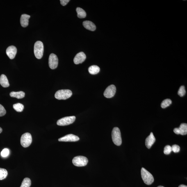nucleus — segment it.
Listing matches in <instances>:
<instances>
[{
    "instance_id": "11",
    "label": "nucleus",
    "mask_w": 187,
    "mask_h": 187,
    "mask_svg": "<svg viewBox=\"0 0 187 187\" xmlns=\"http://www.w3.org/2000/svg\"><path fill=\"white\" fill-rule=\"evenodd\" d=\"M17 52V48L15 46H10L7 49L6 53L10 59H13L15 57Z\"/></svg>"
},
{
    "instance_id": "24",
    "label": "nucleus",
    "mask_w": 187,
    "mask_h": 187,
    "mask_svg": "<svg viewBox=\"0 0 187 187\" xmlns=\"http://www.w3.org/2000/svg\"><path fill=\"white\" fill-rule=\"evenodd\" d=\"M172 101L170 99H166L162 101L161 106L162 108H165L170 106L172 104Z\"/></svg>"
},
{
    "instance_id": "20",
    "label": "nucleus",
    "mask_w": 187,
    "mask_h": 187,
    "mask_svg": "<svg viewBox=\"0 0 187 187\" xmlns=\"http://www.w3.org/2000/svg\"><path fill=\"white\" fill-rule=\"evenodd\" d=\"M76 12L77 14V17L80 19L85 18L86 16V13L85 10L81 8H76Z\"/></svg>"
},
{
    "instance_id": "26",
    "label": "nucleus",
    "mask_w": 187,
    "mask_h": 187,
    "mask_svg": "<svg viewBox=\"0 0 187 187\" xmlns=\"http://www.w3.org/2000/svg\"><path fill=\"white\" fill-rule=\"evenodd\" d=\"M172 151L171 146L170 145H167L164 148V152L166 155H169L171 152Z\"/></svg>"
},
{
    "instance_id": "6",
    "label": "nucleus",
    "mask_w": 187,
    "mask_h": 187,
    "mask_svg": "<svg viewBox=\"0 0 187 187\" xmlns=\"http://www.w3.org/2000/svg\"><path fill=\"white\" fill-rule=\"evenodd\" d=\"M88 161V160L86 157L81 156L75 157L72 161L73 164L77 167L85 166L87 165Z\"/></svg>"
},
{
    "instance_id": "23",
    "label": "nucleus",
    "mask_w": 187,
    "mask_h": 187,
    "mask_svg": "<svg viewBox=\"0 0 187 187\" xmlns=\"http://www.w3.org/2000/svg\"><path fill=\"white\" fill-rule=\"evenodd\" d=\"M8 175V172L6 169L0 168V180L6 179Z\"/></svg>"
},
{
    "instance_id": "7",
    "label": "nucleus",
    "mask_w": 187,
    "mask_h": 187,
    "mask_svg": "<svg viewBox=\"0 0 187 187\" xmlns=\"http://www.w3.org/2000/svg\"><path fill=\"white\" fill-rule=\"evenodd\" d=\"M76 117L74 116L63 117L59 120L57 124L59 126H66L72 124L75 120Z\"/></svg>"
},
{
    "instance_id": "17",
    "label": "nucleus",
    "mask_w": 187,
    "mask_h": 187,
    "mask_svg": "<svg viewBox=\"0 0 187 187\" xmlns=\"http://www.w3.org/2000/svg\"><path fill=\"white\" fill-rule=\"evenodd\" d=\"M25 95V92L23 91L12 92L10 93V97L17 99H22L24 97Z\"/></svg>"
},
{
    "instance_id": "29",
    "label": "nucleus",
    "mask_w": 187,
    "mask_h": 187,
    "mask_svg": "<svg viewBox=\"0 0 187 187\" xmlns=\"http://www.w3.org/2000/svg\"><path fill=\"white\" fill-rule=\"evenodd\" d=\"M6 111L3 106L0 104V117H3L5 115Z\"/></svg>"
},
{
    "instance_id": "22",
    "label": "nucleus",
    "mask_w": 187,
    "mask_h": 187,
    "mask_svg": "<svg viewBox=\"0 0 187 187\" xmlns=\"http://www.w3.org/2000/svg\"><path fill=\"white\" fill-rule=\"evenodd\" d=\"M31 184V179L28 178H26L23 180L20 187H30Z\"/></svg>"
},
{
    "instance_id": "8",
    "label": "nucleus",
    "mask_w": 187,
    "mask_h": 187,
    "mask_svg": "<svg viewBox=\"0 0 187 187\" xmlns=\"http://www.w3.org/2000/svg\"><path fill=\"white\" fill-rule=\"evenodd\" d=\"M58 59L56 55L51 53L50 55L49 59V66L51 69H56L58 67Z\"/></svg>"
},
{
    "instance_id": "32",
    "label": "nucleus",
    "mask_w": 187,
    "mask_h": 187,
    "mask_svg": "<svg viewBox=\"0 0 187 187\" xmlns=\"http://www.w3.org/2000/svg\"><path fill=\"white\" fill-rule=\"evenodd\" d=\"M3 131L1 127H0V133H1Z\"/></svg>"
},
{
    "instance_id": "4",
    "label": "nucleus",
    "mask_w": 187,
    "mask_h": 187,
    "mask_svg": "<svg viewBox=\"0 0 187 187\" xmlns=\"http://www.w3.org/2000/svg\"><path fill=\"white\" fill-rule=\"evenodd\" d=\"M72 91L69 90H62L57 91L55 94L56 98L59 100L68 99L72 95Z\"/></svg>"
},
{
    "instance_id": "28",
    "label": "nucleus",
    "mask_w": 187,
    "mask_h": 187,
    "mask_svg": "<svg viewBox=\"0 0 187 187\" xmlns=\"http://www.w3.org/2000/svg\"><path fill=\"white\" fill-rule=\"evenodd\" d=\"M171 147L172 151H173L175 153L179 152L180 150V147L179 145H173Z\"/></svg>"
},
{
    "instance_id": "15",
    "label": "nucleus",
    "mask_w": 187,
    "mask_h": 187,
    "mask_svg": "<svg viewBox=\"0 0 187 187\" xmlns=\"http://www.w3.org/2000/svg\"><path fill=\"white\" fill-rule=\"evenodd\" d=\"M83 25L85 28L90 31H94L96 29V26L94 23L90 21H86L83 22Z\"/></svg>"
},
{
    "instance_id": "25",
    "label": "nucleus",
    "mask_w": 187,
    "mask_h": 187,
    "mask_svg": "<svg viewBox=\"0 0 187 187\" xmlns=\"http://www.w3.org/2000/svg\"><path fill=\"white\" fill-rule=\"evenodd\" d=\"M186 93V90L184 86H181L179 89L178 92V94L181 97H183Z\"/></svg>"
},
{
    "instance_id": "1",
    "label": "nucleus",
    "mask_w": 187,
    "mask_h": 187,
    "mask_svg": "<svg viewBox=\"0 0 187 187\" xmlns=\"http://www.w3.org/2000/svg\"><path fill=\"white\" fill-rule=\"evenodd\" d=\"M112 141L113 143L117 146H120L122 140L120 129L117 127H115L112 130Z\"/></svg>"
},
{
    "instance_id": "12",
    "label": "nucleus",
    "mask_w": 187,
    "mask_h": 187,
    "mask_svg": "<svg viewBox=\"0 0 187 187\" xmlns=\"http://www.w3.org/2000/svg\"><path fill=\"white\" fill-rule=\"evenodd\" d=\"M86 57L84 53L81 52L77 53L74 59V63L76 65L83 63L86 59Z\"/></svg>"
},
{
    "instance_id": "5",
    "label": "nucleus",
    "mask_w": 187,
    "mask_h": 187,
    "mask_svg": "<svg viewBox=\"0 0 187 187\" xmlns=\"http://www.w3.org/2000/svg\"><path fill=\"white\" fill-rule=\"evenodd\" d=\"M32 139L31 134L26 132L23 134L21 137L20 142L21 145L24 148H27L31 145Z\"/></svg>"
},
{
    "instance_id": "10",
    "label": "nucleus",
    "mask_w": 187,
    "mask_h": 187,
    "mask_svg": "<svg viewBox=\"0 0 187 187\" xmlns=\"http://www.w3.org/2000/svg\"><path fill=\"white\" fill-rule=\"evenodd\" d=\"M79 140V137L73 134L66 135L62 138L59 139V141L62 142H75Z\"/></svg>"
},
{
    "instance_id": "18",
    "label": "nucleus",
    "mask_w": 187,
    "mask_h": 187,
    "mask_svg": "<svg viewBox=\"0 0 187 187\" xmlns=\"http://www.w3.org/2000/svg\"><path fill=\"white\" fill-rule=\"evenodd\" d=\"M88 72L92 75L97 74L99 72L100 68L97 65H92L89 68Z\"/></svg>"
},
{
    "instance_id": "2",
    "label": "nucleus",
    "mask_w": 187,
    "mask_h": 187,
    "mask_svg": "<svg viewBox=\"0 0 187 187\" xmlns=\"http://www.w3.org/2000/svg\"><path fill=\"white\" fill-rule=\"evenodd\" d=\"M141 176L144 182L146 184L148 185H151L154 181V178L152 175L145 168H141Z\"/></svg>"
},
{
    "instance_id": "21",
    "label": "nucleus",
    "mask_w": 187,
    "mask_h": 187,
    "mask_svg": "<svg viewBox=\"0 0 187 187\" xmlns=\"http://www.w3.org/2000/svg\"><path fill=\"white\" fill-rule=\"evenodd\" d=\"M14 109L17 112H21L23 111L24 109V106L20 103L14 104L13 106Z\"/></svg>"
},
{
    "instance_id": "16",
    "label": "nucleus",
    "mask_w": 187,
    "mask_h": 187,
    "mask_svg": "<svg viewBox=\"0 0 187 187\" xmlns=\"http://www.w3.org/2000/svg\"><path fill=\"white\" fill-rule=\"evenodd\" d=\"M0 84L5 88L8 87L10 86L8 78L5 75H1L0 77Z\"/></svg>"
},
{
    "instance_id": "33",
    "label": "nucleus",
    "mask_w": 187,
    "mask_h": 187,
    "mask_svg": "<svg viewBox=\"0 0 187 187\" xmlns=\"http://www.w3.org/2000/svg\"><path fill=\"white\" fill-rule=\"evenodd\" d=\"M157 187H164L163 186H158Z\"/></svg>"
},
{
    "instance_id": "30",
    "label": "nucleus",
    "mask_w": 187,
    "mask_h": 187,
    "mask_svg": "<svg viewBox=\"0 0 187 187\" xmlns=\"http://www.w3.org/2000/svg\"><path fill=\"white\" fill-rule=\"evenodd\" d=\"M70 1L69 0H60V3L62 6H65Z\"/></svg>"
},
{
    "instance_id": "3",
    "label": "nucleus",
    "mask_w": 187,
    "mask_h": 187,
    "mask_svg": "<svg viewBox=\"0 0 187 187\" xmlns=\"http://www.w3.org/2000/svg\"><path fill=\"white\" fill-rule=\"evenodd\" d=\"M44 51L43 44L40 41L35 42L34 46V54L37 59H41L43 56Z\"/></svg>"
},
{
    "instance_id": "31",
    "label": "nucleus",
    "mask_w": 187,
    "mask_h": 187,
    "mask_svg": "<svg viewBox=\"0 0 187 187\" xmlns=\"http://www.w3.org/2000/svg\"><path fill=\"white\" fill-rule=\"evenodd\" d=\"M179 187H187V186L186 185L182 184L180 185Z\"/></svg>"
},
{
    "instance_id": "9",
    "label": "nucleus",
    "mask_w": 187,
    "mask_h": 187,
    "mask_svg": "<svg viewBox=\"0 0 187 187\" xmlns=\"http://www.w3.org/2000/svg\"><path fill=\"white\" fill-rule=\"evenodd\" d=\"M116 92V88L113 85L108 86L105 90L104 95L107 98H111L115 96Z\"/></svg>"
},
{
    "instance_id": "19",
    "label": "nucleus",
    "mask_w": 187,
    "mask_h": 187,
    "mask_svg": "<svg viewBox=\"0 0 187 187\" xmlns=\"http://www.w3.org/2000/svg\"><path fill=\"white\" fill-rule=\"evenodd\" d=\"M179 128V134L181 135H186L187 134V124H181Z\"/></svg>"
},
{
    "instance_id": "14",
    "label": "nucleus",
    "mask_w": 187,
    "mask_h": 187,
    "mask_svg": "<svg viewBox=\"0 0 187 187\" xmlns=\"http://www.w3.org/2000/svg\"><path fill=\"white\" fill-rule=\"evenodd\" d=\"M30 16L27 14H24L21 16L20 19V23L21 26L23 27L26 28L28 26L29 19Z\"/></svg>"
},
{
    "instance_id": "13",
    "label": "nucleus",
    "mask_w": 187,
    "mask_h": 187,
    "mask_svg": "<svg viewBox=\"0 0 187 187\" xmlns=\"http://www.w3.org/2000/svg\"><path fill=\"white\" fill-rule=\"evenodd\" d=\"M156 141L155 138L152 132H151L150 135L146 139L145 145L148 148L150 149Z\"/></svg>"
},
{
    "instance_id": "27",
    "label": "nucleus",
    "mask_w": 187,
    "mask_h": 187,
    "mask_svg": "<svg viewBox=\"0 0 187 187\" xmlns=\"http://www.w3.org/2000/svg\"><path fill=\"white\" fill-rule=\"evenodd\" d=\"M10 154V151L7 148H5L1 152V156L3 157H6L8 156Z\"/></svg>"
}]
</instances>
